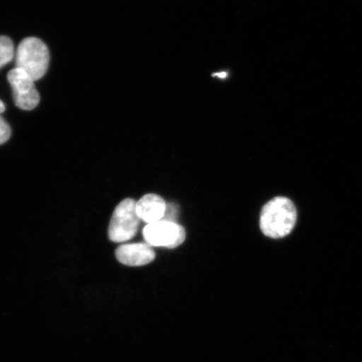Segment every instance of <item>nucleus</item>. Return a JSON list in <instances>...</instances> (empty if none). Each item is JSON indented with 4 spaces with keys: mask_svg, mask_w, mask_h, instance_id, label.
Here are the masks:
<instances>
[{
    "mask_svg": "<svg viewBox=\"0 0 362 362\" xmlns=\"http://www.w3.org/2000/svg\"><path fill=\"white\" fill-rule=\"evenodd\" d=\"M167 204L156 194H147L136 202V211L140 218L148 224L164 218Z\"/></svg>",
    "mask_w": 362,
    "mask_h": 362,
    "instance_id": "0eeeda50",
    "label": "nucleus"
},
{
    "mask_svg": "<svg viewBox=\"0 0 362 362\" xmlns=\"http://www.w3.org/2000/svg\"><path fill=\"white\" fill-rule=\"evenodd\" d=\"M140 218L136 211V202L125 199L115 208L108 228V238L112 242H128L137 234Z\"/></svg>",
    "mask_w": 362,
    "mask_h": 362,
    "instance_id": "7ed1b4c3",
    "label": "nucleus"
},
{
    "mask_svg": "<svg viewBox=\"0 0 362 362\" xmlns=\"http://www.w3.org/2000/svg\"><path fill=\"white\" fill-rule=\"evenodd\" d=\"M11 136V129L7 122L0 116V144L6 143Z\"/></svg>",
    "mask_w": 362,
    "mask_h": 362,
    "instance_id": "1a4fd4ad",
    "label": "nucleus"
},
{
    "mask_svg": "<svg viewBox=\"0 0 362 362\" xmlns=\"http://www.w3.org/2000/svg\"><path fill=\"white\" fill-rule=\"evenodd\" d=\"M15 57V47L12 40L8 36H0V69L10 63Z\"/></svg>",
    "mask_w": 362,
    "mask_h": 362,
    "instance_id": "6e6552de",
    "label": "nucleus"
},
{
    "mask_svg": "<svg viewBox=\"0 0 362 362\" xmlns=\"http://www.w3.org/2000/svg\"><path fill=\"white\" fill-rule=\"evenodd\" d=\"M143 235L148 245L170 249L181 245L187 237L183 226L165 220L148 224L144 228Z\"/></svg>",
    "mask_w": 362,
    "mask_h": 362,
    "instance_id": "20e7f679",
    "label": "nucleus"
},
{
    "mask_svg": "<svg viewBox=\"0 0 362 362\" xmlns=\"http://www.w3.org/2000/svg\"><path fill=\"white\" fill-rule=\"evenodd\" d=\"M296 208L288 198L278 197L262 207L260 228L265 236L279 239L286 237L296 226Z\"/></svg>",
    "mask_w": 362,
    "mask_h": 362,
    "instance_id": "f257e3e1",
    "label": "nucleus"
},
{
    "mask_svg": "<svg viewBox=\"0 0 362 362\" xmlns=\"http://www.w3.org/2000/svg\"><path fill=\"white\" fill-rule=\"evenodd\" d=\"M49 52L42 40L28 37L22 40L17 48L16 64L34 81L42 78L47 74Z\"/></svg>",
    "mask_w": 362,
    "mask_h": 362,
    "instance_id": "f03ea898",
    "label": "nucleus"
},
{
    "mask_svg": "<svg viewBox=\"0 0 362 362\" xmlns=\"http://www.w3.org/2000/svg\"><path fill=\"white\" fill-rule=\"evenodd\" d=\"M8 81L12 90L16 105L21 110L30 111L37 107L40 94L34 80L25 71L15 68L8 74Z\"/></svg>",
    "mask_w": 362,
    "mask_h": 362,
    "instance_id": "39448f33",
    "label": "nucleus"
},
{
    "mask_svg": "<svg viewBox=\"0 0 362 362\" xmlns=\"http://www.w3.org/2000/svg\"><path fill=\"white\" fill-rule=\"evenodd\" d=\"M115 255L121 264L131 267L147 265L156 259L155 251L146 243L124 244L117 248Z\"/></svg>",
    "mask_w": 362,
    "mask_h": 362,
    "instance_id": "423d86ee",
    "label": "nucleus"
},
{
    "mask_svg": "<svg viewBox=\"0 0 362 362\" xmlns=\"http://www.w3.org/2000/svg\"><path fill=\"white\" fill-rule=\"evenodd\" d=\"M177 208L174 204H170V205H167L165 214L164 218L163 220L172 221V223H175V217L177 216Z\"/></svg>",
    "mask_w": 362,
    "mask_h": 362,
    "instance_id": "9d476101",
    "label": "nucleus"
},
{
    "mask_svg": "<svg viewBox=\"0 0 362 362\" xmlns=\"http://www.w3.org/2000/svg\"><path fill=\"white\" fill-rule=\"evenodd\" d=\"M4 111H6V105H4V103L0 100V115H1Z\"/></svg>",
    "mask_w": 362,
    "mask_h": 362,
    "instance_id": "9b49d317",
    "label": "nucleus"
}]
</instances>
